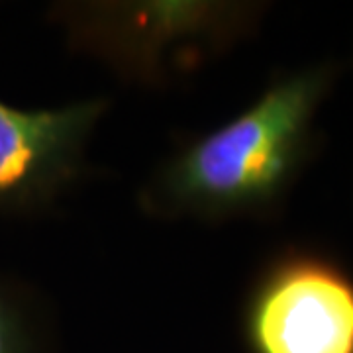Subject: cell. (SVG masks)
Returning <instances> with one entry per match:
<instances>
[{
	"instance_id": "6da1fadb",
	"label": "cell",
	"mask_w": 353,
	"mask_h": 353,
	"mask_svg": "<svg viewBox=\"0 0 353 353\" xmlns=\"http://www.w3.org/2000/svg\"><path fill=\"white\" fill-rule=\"evenodd\" d=\"M341 73L334 59L279 71L226 124L181 136L138 190L157 220L271 222L320 152L318 110Z\"/></svg>"
},
{
	"instance_id": "7a4b0ae2",
	"label": "cell",
	"mask_w": 353,
	"mask_h": 353,
	"mask_svg": "<svg viewBox=\"0 0 353 353\" xmlns=\"http://www.w3.org/2000/svg\"><path fill=\"white\" fill-rule=\"evenodd\" d=\"M240 336L248 353H353V271L318 245L281 248L243 294Z\"/></svg>"
},
{
	"instance_id": "3957f363",
	"label": "cell",
	"mask_w": 353,
	"mask_h": 353,
	"mask_svg": "<svg viewBox=\"0 0 353 353\" xmlns=\"http://www.w3.org/2000/svg\"><path fill=\"white\" fill-rule=\"evenodd\" d=\"M108 106L101 97L39 110L0 101V212H48L79 183L88 139Z\"/></svg>"
},
{
	"instance_id": "277c9868",
	"label": "cell",
	"mask_w": 353,
	"mask_h": 353,
	"mask_svg": "<svg viewBox=\"0 0 353 353\" xmlns=\"http://www.w3.org/2000/svg\"><path fill=\"white\" fill-rule=\"evenodd\" d=\"M0 353H55L51 310L32 287L0 275Z\"/></svg>"
}]
</instances>
